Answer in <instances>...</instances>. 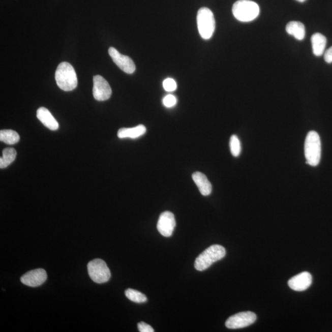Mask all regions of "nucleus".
Returning a JSON list of instances; mask_svg holds the SVG:
<instances>
[{"instance_id":"1","label":"nucleus","mask_w":332,"mask_h":332,"mask_svg":"<svg viewBox=\"0 0 332 332\" xmlns=\"http://www.w3.org/2000/svg\"><path fill=\"white\" fill-rule=\"evenodd\" d=\"M55 79L58 87L64 91L74 90L78 85L77 76L71 64L64 62L58 65Z\"/></svg>"},{"instance_id":"2","label":"nucleus","mask_w":332,"mask_h":332,"mask_svg":"<svg viewBox=\"0 0 332 332\" xmlns=\"http://www.w3.org/2000/svg\"><path fill=\"white\" fill-rule=\"evenodd\" d=\"M305 155L307 163L311 166H317L321 161V139L316 131H310L307 134L305 143Z\"/></svg>"},{"instance_id":"3","label":"nucleus","mask_w":332,"mask_h":332,"mask_svg":"<svg viewBox=\"0 0 332 332\" xmlns=\"http://www.w3.org/2000/svg\"><path fill=\"white\" fill-rule=\"evenodd\" d=\"M233 15L239 21L248 22L255 20L259 15L260 8L256 3L251 0H239L232 8Z\"/></svg>"},{"instance_id":"4","label":"nucleus","mask_w":332,"mask_h":332,"mask_svg":"<svg viewBox=\"0 0 332 332\" xmlns=\"http://www.w3.org/2000/svg\"><path fill=\"white\" fill-rule=\"evenodd\" d=\"M225 255L226 250L223 246H211L196 258L195 268L198 271H204L209 268L213 263L222 260Z\"/></svg>"},{"instance_id":"5","label":"nucleus","mask_w":332,"mask_h":332,"mask_svg":"<svg viewBox=\"0 0 332 332\" xmlns=\"http://www.w3.org/2000/svg\"><path fill=\"white\" fill-rule=\"evenodd\" d=\"M197 25L199 33L203 39L208 40L213 37L216 29V20L210 9H199L197 14Z\"/></svg>"},{"instance_id":"6","label":"nucleus","mask_w":332,"mask_h":332,"mask_svg":"<svg viewBox=\"0 0 332 332\" xmlns=\"http://www.w3.org/2000/svg\"><path fill=\"white\" fill-rule=\"evenodd\" d=\"M87 271L91 280L98 284L107 283L111 278L110 270L107 264L99 258L87 264Z\"/></svg>"},{"instance_id":"7","label":"nucleus","mask_w":332,"mask_h":332,"mask_svg":"<svg viewBox=\"0 0 332 332\" xmlns=\"http://www.w3.org/2000/svg\"><path fill=\"white\" fill-rule=\"evenodd\" d=\"M256 320V314L251 311H246L229 317L225 325L226 327L230 329L243 328L253 324Z\"/></svg>"},{"instance_id":"8","label":"nucleus","mask_w":332,"mask_h":332,"mask_svg":"<svg viewBox=\"0 0 332 332\" xmlns=\"http://www.w3.org/2000/svg\"><path fill=\"white\" fill-rule=\"evenodd\" d=\"M93 84V96L97 101H105L110 98L112 90L109 83L102 76H94Z\"/></svg>"},{"instance_id":"9","label":"nucleus","mask_w":332,"mask_h":332,"mask_svg":"<svg viewBox=\"0 0 332 332\" xmlns=\"http://www.w3.org/2000/svg\"><path fill=\"white\" fill-rule=\"evenodd\" d=\"M108 53L114 64L123 72L128 74H132L135 72L136 66L130 57L121 54L113 47H110L108 49Z\"/></svg>"},{"instance_id":"10","label":"nucleus","mask_w":332,"mask_h":332,"mask_svg":"<svg viewBox=\"0 0 332 332\" xmlns=\"http://www.w3.org/2000/svg\"><path fill=\"white\" fill-rule=\"evenodd\" d=\"M176 225L174 214L170 212H164L159 218L157 229L160 233L164 237L172 236Z\"/></svg>"},{"instance_id":"11","label":"nucleus","mask_w":332,"mask_h":332,"mask_svg":"<svg viewBox=\"0 0 332 332\" xmlns=\"http://www.w3.org/2000/svg\"><path fill=\"white\" fill-rule=\"evenodd\" d=\"M47 273L45 269H37L28 271L20 278L22 283L26 286L35 287L41 286L47 280Z\"/></svg>"},{"instance_id":"12","label":"nucleus","mask_w":332,"mask_h":332,"mask_svg":"<svg viewBox=\"0 0 332 332\" xmlns=\"http://www.w3.org/2000/svg\"><path fill=\"white\" fill-rule=\"evenodd\" d=\"M312 276L310 273L305 271L296 275L288 282L290 289L295 291L306 290L312 284Z\"/></svg>"},{"instance_id":"13","label":"nucleus","mask_w":332,"mask_h":332,"mask_svg":"<svg viewBox=\"0 0 332 332\" xmlns=\"http://www.w3.org/2000/svg\"><path fill=\"white\" fill-rule=\"evenodd\" d=\"M38 119L51 131H56L58 128V124L56 119L52 115L50 111L45 107L38 108L37 112Z\"/></svg>"},{"instance_id":"14","label":"nucleus","mask_w":332,"mask_h":332,"mask_svg":"<svg viewBox=\"0 0 332 332\" xmlns=\"http://www.w3.org/2000/svg\"><path fill=\"white\" fill-rule=\"evenodd\" d=\"M192 178L202 195H210L213 187H212L210 182L208 181L206 176L201 172H196L192 175Z\"/></svg>"},{"instance_id":"15","label":"nucleus","mask_w":332,"mask_h":332,"mask_svg":"<svg viewBox=\"0 0 332 332\" xmlns=\"http://www.w3.org/2000/svg\"><path fill=\"white\" fill-rule=\"evenodd\" d=\"M146 131L145 126L142 125L132 128H122L117 132V137L119 139L130 138V139H135L142 136L146 133Z\"/></svg>"},{"instance_id":"16","label":"nucleus","mask_w":332,"mask_h":332,"mask_svg":"<svg viewBox=\"0 0 332 332\" xmlns=\"http://www.w3.org/2000/svg\"><path fill=\"white\" fill-rule=\"evenodd\" d=\"M311 44L313 54L317 57L321 56L324 54L327 45V38L321 34H314L311 37Z\"/></svg>"},{"instance_id":"17","label":"nucleus","mask_w":332,"mask_h":332,"mask_svg":"<svg viewBox=\"0 0 332 332\" xmlns=\"http://www.w3.org/2000/svg\"><path fill=\"white\" fill-rule=\"evenodd\" d=\"M286 29L287 33L292 35L296 40L301 41L305 37L306 31H305V25L300 22H290L287 23Z\"/></svg>"},{"instance_id":"18","label":"nucleus","mask_w":332,"mask_h":332,"mask_svg":"<svg viewBox=\"0 0 332 332\" xmlns=\"http://www.w3.org/2000/svg\"><path fill=\"white\" fill-rule=\"evenodd\" d=\"M17 152L15 149L5 148L3 151V157L0 158V168L4 169L10 166L16 160Z\"/></svg>"},{"instance_id":"19","label":"nucleus","mask_w":332,"mask_h":332,"mask_svg":"<svg viewBox=\"0 0 332 332\" xmlns=\"http://www.w3.org/2000/svg\"><path fill=\"white\" fill-rule=\"evenodd\" d=\"M19 135L13 130H2L0 131V140L8 145H14L19 142Z\"/></svg>"},{"instance_id":"20","label":"nucleus","mask_w":332,"mask_h":332,"mask_svg":"<svg viewBox=\"0 0 332 332\" xmlns=\"http://www.w3.org/2000/svg\"><path fill=\"white\" fill-rule=\"evenodd\" d=\"M126 297L131 301L137 303V304H142L147 301V298L145 295L136 290L128 289L125 291Z\"/></svg>"},{"instance_id":"21","label":"nucleus","mask_w":332,"mask_h":332,"mask_svg":"<svg viewBox=\"0 0 332 332\" xmlns=\"http://www.w3.org/2000/svg\"><path fill=\"white\" fill-rule=\"evenodd\" d=\"M230 147L231 154L233 157H239L242 152V144L239 138L236 135H233L230 138Z\"/></svg>"},{"instance_id":"22","label":"nucleus","mask_w":332,"mask_h":332,"mask_svg":"<svg viewBox=\"0 0 332 332\" xmlns=\"http://www.w3.org/2000/svg\"><path fill=\"white\" fill-rule=\"evenodd\" d=\"M177 83L174 79L167 78L163 82V87L167 92H173L177 89Z\"/></svg>"},{"instance_id":"23","label":"nucleus","mask_w":332,"mask_h":332,"mask_svg":"<svg viewBox=\"0 0 332 332\" xmlns=\"http://www.w3.org/2000/svg\"><path fill=\"white\" fill-rule=\"evenodd\" d=\"M177 98L174 96L167 95L163 99V104L167 108L174 107L177 104Z\"/></svg>"},{"instance_id":"24","label":"nucleus","mask_w":332,"mask_h":332,"mask_svg":"<svg viewBox=\"0 0 332 332\" xmlns=\"http://www.w3.org/2000/svg\"><path fill=\"white\" fill-rule=\"evenodd\" d=\"M138 329H139V330L140 332L155 331L154 329L151 327V325L146 324L145 322H139V324H138Z\"/></svg>"},{"instance_id":"25","label":"nucleus","mask_w":332,"mask_h":332,"mask_svg":"<svg viewBox=\"0 0 332 332\" xmlns=\"http://www.w3.org/2000/svg\"><path fill=\"white\" fill-rule=\"evenodd\" d=\"M324 60L328 64L332 63V46L325 52Z\"/></svg>"},{"instance_id":"26","label":"nucleus","mask_w":332,"mask_h":332,"mask_svg":"<svg viewBox=\"0 0 332 332\" xmlns=\"http://www.w3.org/2000/svg\"><path fill=\"white\" fill-rule=\"evenodd\" d=\"M296 1L302 3L306 1V0H296Z\"/></svg>"}]
</instances>
